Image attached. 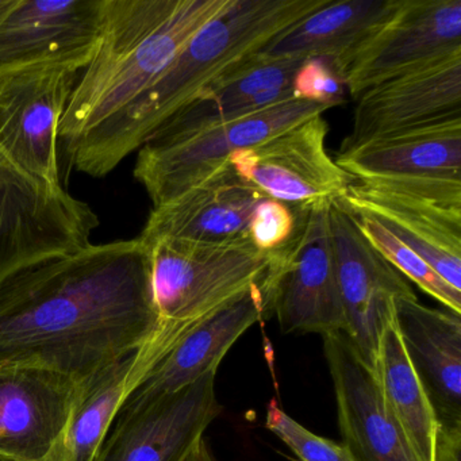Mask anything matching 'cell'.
<instances>
[{
    "label": "cell",
    "instance_id": "cell-1",
    "mask_svg": "<svg viewBox=\"0 0 461 461\" xmlns=\"http://www.w3.org/2000/svg\"><path fill=\"white\" fill-rule=\"evenodd\" d=\"M158 314L142 240L90 244L0 285V360L85 382L150 341Z\"/></svg>",
    "mask_w": 461,
    "mask_h": 461
},
{
    "label": "cell",
    "instance_id": "cell-2",
    "mask_svg": "<svg viewBox=\"0 0 461 461\" xmlns=\"http://www.w3.org/2000/svg\"><path fill=\"white\" fill-rule=\"evenodd\" d=\"M329 0H231L196 32L163 75L95 131L63 148L77 171L104 177L172 117Z\"/></svg>",
    "mask_w": 461,
    "mask_h": 461
},
{
    "label": "cell",
    "instance_id": "cell-3",
    "mask_svg": "<svg viewBox=\"0 0 461 461\" xmlns=\"http://www.w3.org/2000/svg\"><path fill=\"white\" fill-rule=\"evenodd\" d=\"M231 0H104V28L60 123L61 147L95 131L149 88Z\"/></svg>",
    "mask_w": 461,
    "mask_h": 461
},
{
    "label": "cell",
    "instance_id": "cell-4",
    "mask_svg": "<svg viewBox=\"0 0 461 461\" xmlns=\"http://www.w3.org/2000/svg\"><path fill=\"white\" fill-rule=\"evenodd\" d=\"M145 245L158 314L153 339L164 355L188 329L264 285L271 263V253L256 249L250 240L206 244L163 239Z\"/></svg>",
    "mask_w": 461,
    "mask_h": 461
},
{
    "label": "cell",
    "instance_id": "cell-5",
    "mask_svg": "<svg viewBox=\"0 0 461 461\" xmlns=\"http://www.w3.org/2000/svg\"><path fill=\"white\" fill-rule=\"evenodd\" d=\"M328 107L288 99L258 112L191 133L156 134L140 148L134 177L144 185L153 207L196 185L240 150L274 139Z\"/></svg>",
    "mask_w": 461,
    "mask_h": 461
},
{
    "label": "cell",
    "instance_id": "cell-6",
    "mask_svg": "<svg viewBox=\"0 0 461 461\" xmlns=\"http://www.w3.org/2000/svg\"><path fill=\"white\" fill-rule=\"evenodd\" d=\"M98 226L86 202L32 176L0 147V285L29 267L85 249Z\"/></svg>",
    "mask_w": 461,
    "mask_h": 461
},
{
    "label": "cell",
    "instance_id": "cell-7",
    "mask_svg": "<svg viewBox=\"0 0 461 461\" xmlns=\"http://www.w3.org/2000/svg\"><path fill=\"white\" fill-rule=\"evenodd\" d=\"M331 201L295 207L293 237L271 252L264 288L283 333L345 331L330 229Z\"/></svg>",
    "mask_w": 461,
    "mask_h": 461
},
{
    "label": "cell",
    "instance_id": "cell-8",
    "mask_svg": "<svg viewBox=\"0 0 461 461\" xmlns=\"http://www.w3.org/2000/svg\"><path fill=\"white\" fill-rule=\"evenodd\" d=\"M461 52V0H398L339 64L353 99L369 88Z\"/></svg>",
    "mask_w": 461,
    "mask_h": 461
},
{
    "label": "cell",
    "instance_id": "cell-9",
    "mask_svg": "<svg viewBox=\"0 0 461 461\" xmlns=\"http://www.w3.org/2000/svg\"><path fill=\"white\" fill-rule=\"evenodd\" d=\"M82 72L33 66L0 74V147L32 176L61 187L60 123Z\"/></svg>",
    "mask_w": 461,
    "mask_h": 461
},
{
    "label": "cell",
    "instance_id": "cell-10",
    "mask_svg": "<svg viewBox=\"0 0 461 461\" xmlns=\"http://www.w3.org/2000/svg\"><path fill=\"white\" fill-rule=\"evenodd\" d=\"M80 388L50 366L0 360V458L63 461Z\"/></svg>",
    "mask_w": 461,
    "mask_h": 461
},
{
    "label": "cell",
    "instance_id": "cell-11",
    "mask_svg": "<svg viewBox=\"0 0 461 461\" xmlns=\"http://www.w3.org/2000/svg\"><path fill=\"white\" fill-rule=\"evenodd\" d=\"M329 123L309 118L248 149L233 153L229 166L266 198L293 207L339 201L355 180L326 149Z\"/></svg>",
    "mask_w": 461,
    "mask_h": 461
},
{
    "label": "cell",
    "instance_id": "cell-12",
    "mask_svg": "<svg viewBox=\"0 0 461 461\" xmlns=\"http://www.w3.org/2000/svg\"><path fill=\"white\" fill-rule=\"evenodd\" d=\"M215 375L152 401L123 403L94 461H185L222 412Z\"/></svg>",
    "mask_w": 461,
    "mask_h": 461
},
{
    "label": "cell",
    "instance_id": "cell-13",
    "mask_svg": "<svg viewBox=\"0 0 461 461\" xmlns=\"http://www.w3.org/2000/svg\"><path fill=\"white\" fill-rule=\"evenodd\" d=\"M330 229L345 331L369 369H374L380 337L393 320L395 301L415 296L404 279L358 230L352 214L330 203Z\"/></svg>",
    "mask_w": 461,
    "mask_h": 461
},
{
    "label": "cell",
    "instance_id": "cell-14",
    "mask_svg": "<svg viewBox=\"0 0 461 461\" xmlns=\"http://www.w3.org/2000/svg\"><path fill=\"white\" fill-rule=\"evenodd\" d=\"M104 0H17L0 21V74L33 66L82 72L104 28Z\"/></svg>",
    "mask_w": 461,
    "mask_h": 461
},
{
    "label": "cell",
    "instance_id": "cell-15",
    "mask_svg": "<svg viewBox=\"0 0 461 461\" xmlns=\"http://www.w3.org/2000/svg\"><path fill=\"white\" fill-rule=\"evenodd\" d=\"M461 117V52L369 88L356 99L339 149L384 134Z\"/></svg>",
    "mask_w": 461,
    "mask_h": 461
},
{
    "label": "cell",
    "instance_id": "cell-16",
    "mask_svg": "<svg viewBox=\"0 0 461 461\" xmlns=\"http://www.w3.org/2000/svg\"><path fill=\"white\" fill-rule=\"evenodd\" d=\"M342 445L355 461H417L385 410L371 369L344 331L325 334Z\"/></svg>",
    "mask_w": 461,
    "mask_h": 461
},
{
    "label": "cell",
    "instance_id": "cell-17",
    "mask_svg": "<svg viewBox=\"0 0 461 461\" xmlns=\"http://www.w3.org/2000/svg\"><path fill=\"white\" fill-rule=\"evenodd\" d=\"M337 202L350 214L376 218L422 256L447 285L461 291V204L356 180Z\"/></svg>",
    "mask_w": 461,
    "mask_h": 461
},
{
    "label": "cell",
    "instance_id": "cell-18",
    "mask_svg": "<svg viewBox=\"0 0 461 461\" xmlns=\"http://www.w3.org/2000/svg\"><path fill=\"white\" fill-rule=\"evenodd\" d=\"M266 196L245 183L229 164L220 167L171 201L153 207L140 239L222 244L249 240L250 218Z\"/></svg>",
    "mask_w": 461,
    "mask_h": 461
},
{
    "label": "cell",
    "instance_id": "cell-19",
    "mask_svg": "<svg viewBox=\"0 0 461 461\" xmlns=\"http://www.w3.org/2000/svg\"><path fill=\"white\" fill-rule=\"evenodd\" d=\"M334 160L356 182H461V117L368 140Z\"/></svg>",
    "mask_w": 461,
    "mask_h": 461
},
{
    "label": "cell",
    "instance_id": "cell-20",
    "mask_svg": "<svg viewBox=\"0 0 461 461\" xmlns=\"http://www.w3.org/2000/svg\"><path fill=\"white\" fill-rule=\"evenodd\" d=\"M271 314V301L266 288L253 287L241 298L188 329L148 372L125 403L152 401L176 393L207 372L217 371L237 339Z\"/></svg>",
    "mask_w": 461,
    "mask_h": 461
},
{
    "label": "cell",
    "instance_id": "cell-21",
    "mask_svg": "<svg viewBox=\"0 0 461 461\" xmlns=\"http://www.w3.org/2000/svg\"><path fill=\"white\" fill-rule=\"evenodd\" d=\"M393 322L439 429L461 430L460 315L403 296L395 301Z\"/></svg>",
    "mask_w": 461,
    "mask_h": 461
},
{
    "label": "cell",
    "instance_id": "cell-22",
    "mask_svg": "<svg viewBox=\"0 0 461 461\" xmlns=\"http://www.w3.org/2000/svg\"><path fill=\"white\" fill-rule=\"evenodd\" d=\"M303 61L258 53L177 113L153 136L191 133L295 99L294 77Z\"/></svg>",
    "mask_w": 461,
    "mask_h": 461
},
{
    "label": "cell",
    "instance_id": "cell-23",
    "mask_svg": "<svg viewBox=\"0 0 461 461\" xmlns=\"http://www.w3.org/2000/svg\"><path fill=\"white\" fill-rule=\"evenodd\" d=\"M160 360L152 341L82 382L64 445L63 461H94L121 407Z\"/></svg>",
    "mask_w": 461,
    "mask_h": 461
},
{
    "label": "cell",
    "instance_id": "cell-24",
    "mask_svg": "<svg viewBox=\"0 0 461 461\" xmlns=\"http://www.w3.org/2000/svg\"><path fill=\"white\" fill-rule=\"evenodd\" d=\"M398 0H329L261 50L267 58L326 59L339 64L382 23Z\"/></svg>",
    "mask_w": 461,
    "mask_h": 461
},
{
    "label": "cell",
    "instance_id": "cell-25",
    "mask_svg": "<svg viewBox=\"0 0 461 461\" xmlns=\"http://www.w3.org/2000/svg\"><path fill=\"white\" fill-rule=\"evenodd\" d=\"M372 374L385 410L401 429L417 461L436 460L438 420L407 358L393 320L380 337Z\"/></svg>",
    "mask_w": 461,
    "mask_h": 461
},
{
    "label": "cell",
    "instance_id": "cell-26",
    "mask_svg": "<svg viewBox=\"0 0 461 461\" xmlns=\"http://www.w3.org/2000/svg\"><path fill=\"white\" fill-rule=\"evenodd\" d=\"M350 214V212H349ZM364 239L404 277L444 304L449 312L461 314V291L447 285L436 269L414 249L388 230L376 218L352 214Z\"/></svg>",
    "mask_w": 461,
    "mask_h": 461
},
{
    "label": "cell",
    "instance_id": "cell-27",
    "mask_svg": "<svg viewBox=\"0 0 461 461\" xmlns=\"http://www.w3.org/2000/svg\"><path fill=\"white\" fill-rule=\"evenodd\" d=\"M266 426L295 453L299 461H355L344 445L312 433L283 411L276 401L267 406Z\"/></svg>",
    "mask_w": 461,
    "mask_h": 461
},
{
    "label": "cell",
    "instance_id": "cell-28",
    "mask_svg": "<svg viewBox=\"0 0 461 461\" xmlns=\"http://www.w3.org/2000/svg\"><path fill=\"white\" fill-rule=\"evenodd\" d=\"M296 225L295 207L263 198L253 210L248 237L256 249L271 253L287 244Z\"/></svg>",
    "mask_w": 461,
    "mask_h": 461
},
{
    "label": "cell",
    "instance_id": "cell-29",
    "mask_svg": "<svg viewBox=\"0 0 461 461\" xmlns=\"http://www.w3.org/2000/svg\"><path fill=\"white\" fill-rule=\"evenodd\" d=\"M294 98L322 104L328 109L344 104L345 87L339 75L326 59H307L293 82Z\"/></svg>",
    "mask_w": 461,
    "mask_h": 461
},
{
    "label": "cell",
    "instance_id": "cell-30",
    "mask_svg": "<svg viewBox=\"0 0 461 461\" xmlns=\"http://www.w3.org/2000/svg\"><path fill=\"white\" fill-rule=\"evenodd\" d=\"M434 461H461V430L439 429Z\"/></svg>",
    "mask_w": 461,
    "mask_h": 461
},
{
    "label": "cell",
    "instance_id": "cell-31",
    "mask_svg": "<svg viewBox=\"0 0 461 461\" xmlns=\"http://www.w3.org/2000/svg\"><path fill=\"white\" fill-rule=\"evenodd\" d=\"M185 461H215V458L212 453L210 452L204 438H202L201 441L194 447V449L188 453Z\"/></svg>",
    "mask_w": 461,
    "mask_h": 461
},
{
    "label": "cell",
    "instance_id": "cell-32",
    "mask_svg": "<svg viewBox=\"0 0 461 461\" xmlns=\"http://www.w3.org/2000/svg\"><path fill=\"white\" fill-rule=\"evenodd\" d=\"M15 4H17V0H0V21L9 14Z\"/></svg>",
    "mask_w": 461,
    "mask_h": 461
},
{
    "label": "cell",
    "instance_id": "cell-33",
    "mask_svg": "<svg viewBox=\"0 0 461 461\" xmlns=\"http://www.w3.org/2000/svg\"><path fill=\"white\" fill-rule=\"evenodd\" d=\"M0 461H17V460H9V458H0Z\"/></svg>",
    "mask_w": 461,
    "mask_h": 461
}]
</instances>
